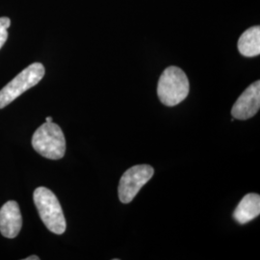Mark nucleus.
<instances>
[{"label":"nucleus","instance_id":"nucleus-12","mask_svg":"<svg viewBox=\"0 0 260 260\" xmlns=\"http://www.w3.org/2000/svg\"><path fill=\"white\" fill-rule=\"evenodd\" d=\"M46 121L47 122H51L52 121V118L51 117H47V118H46Z\"/></svg>","mask_w":260,"mask_h":260},{"label":"nucleus","instance_id":"nucleus-7","mask_svg":"<svg viewBox=\"0 0 260 260\" xmlns=\"http://www.w3.org/2000/svg\"><path fill=\"white\" fill-rule=\"evenodd\" d=\"M22 226V217L18 203L9 201L0 208V233L6 238H16Z\"/></svg>","mask_w":260,"mask_h":260},{"label":"nucleus","instance_id":"nucleus-5","mask_svg":"<svg viewBox=\"0 0 260 260\" xmlns=\"http://www.w3.org/2000/svg\"><path fill=\"white\" fill-rule=\"evenodd\" d=\"M154 175L149 165H136L128 169L121 177L119 184V198L122 204H129Z\"/></svg>","mask_w":260,"mask_h":260},{"label":"nucleus","instance_id":"nucleus-11","mask_svg":"<svg viewBox=\"0 0 260 260\" xmlns=\"http://www.w3.org/2000/svg\"><path fill=\"white\" fill-rule=\"evenodd\" d=\"M25 260H40V257L37 256V255H32V256H29V257H26Z\"/></svg>","mask_w":260,"mask_h":260},{"label":"nucleus","instance_id":"nucleus-9","mask_svg":"<svg viewBox=\"0 0 260 260\" xmlns=\"http://www.w3.org/2000/svg\"><path fill=\"white\" fill-rule=\"evenodd\" d=\"M238 50L245 57H254L260 54V27L253 26L246 30L239 38Z\"/></svg>","mask_w":260,"mask_h":260},{"label":"nucleus","instance_id":"nucleus-1","mask_svg":"<svg viewBox=\"0 0 260 260\" xmlns=\"http://www.w3.org/2000/svg\"><path fill=\"white\" fill-rule=\"evenodd\" d=\"M189 93V80L185 73L177 67H169L158 81L157 94L166 106H176L182 103Z\"/></svg>","mask_w":260,"mask_h":260},{"label":"nucleus","instance_id":"nucleus-4","mask_svg":"<svg viewBox=\"0 0 260 260\" xmlns=\"http://www.w3.org/2000/svg\"><path fill=\"white\" fill-rule=\"evenodd\" d=\"M45 73V67L41 63L31 64L20 72L0 91V109L6 107L20 94L37 85L43 79Z\"/></svg>","mask_w":260,"mask_h":260},{"label":"nucleus","instance_id":"nucleus-8","mask_svg":"<svg viewBox=\"0 0 260 260\" xmlns=\"http://www.w3.org/2000/svg\"><path fill=\"white\" fill-rule=\"evenodd\" d=\"M259 214V195L255 193H250L245 196L240 201L233 213V218L237 223L245 224L258 217Z\"/></svg>","mask_w":260,"mask_h":260},{"label":"nucleus","instance_id":"nucleus-6","mask_svg":"<svg viewBox=\"0 0 260 260\" xmlns=\"http://www.w3.org/2000/svg\"><path fill=\"white\" fill-rule=\"evenodd\" d=\"M260 82L256 81L250 85L234 103L232 115L237 120H249L259 110Z\"/></svg>","mask_w":260,"mask_h":260},{"label":"nucleus","instance_id":"nucleus-2","mask_svg":"<svg viewBox=\"0 0 260 260\" xmlns=\"http://www.w3.org/2000/svg\"><path fill=\"white\" fill-rule=\"evenodd\" d=\"M33 199L39 215L48 231L55 234L65 233V216L54 193L46 187H39L34 191Z\"/></svg>","mask_w":260,"mask_h":260},{"label":"nucleus","instance_id":"nucleus-10","mask_svg":"<svg viewBox=\"0 0 260 260\" xmlns=\"http://www.w3.org/2000/svg\"><path fill=\"white\" fill-rule=\"evenodd\" d=\"M11 25V19L7 17L0 18V49L8 39V28Z\"/></svg>","mask_w":260,"mask_h":260},{"label":"nucleus","instance_id":"nucleus-3","mask_svg":"<svg viewBox=\"0 0 260 260\" xmlns=\"http://www.w3.org/2000/svg\"><path fill=\"white\" fill-rule=\"evenodd\" d=\"M32 146L44 157L52 160L61 159L66 152L64 133L53 121H46L35 131L32 137Z\"/></svg>","mask_w":260,"mask_h":260}]
</instances>
